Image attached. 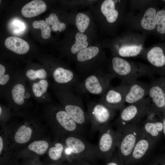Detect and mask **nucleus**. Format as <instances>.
<instances>
[{
    "instance_id": "obj_1",
    "label": "nucleus",
    "mask_w": 165,
    "mask_h": 165,
    "mask_svg": "<svg viewBox=\"0 0 165 165\" xmlns=\"http://www.w3.org/2000/svg\"><path fill=\"white\" fill-rule=\"evenodd\" d=\"M44 112L57 139L72 134L83 136L84 129L76 123L59 103L47 104Z\"/></svg>"
},
{
    "instance_id": "obj_2",
    "label": "nucleus",
    "mask_w": 165,
    "mask_h": 165,
    "mask_svg": "<svg viewBox=\"0 0 165 165\" xmlns=\"http://www.w3.org/2000/svg\"><path fill=\"white\" fill-rule=\"evenodd\" d=\"M59 104L82 128L90 122L83 106L82 99L72 89L51 86Z\"/></svg>"
},
{
    "instance_id": "obj_3",
    "label": "nucleus",
    "mask_w": 165,
    "mask_h": 165,
    "mask_svg": "<svg viewBox=\"0 0 165 165\" xmlns=\"http://www.w3.org/2000/svg\"><path fill=\"white\" fill-rule=\"evenodd\" d=\"M153 72L149 65L113 56L110 62L108 72L122 82H127L137 80L141 77L151 76Z\"/></svg>"
},
{
    "instance_id": "obj_4",
    "label": "nucleus",
    "mask_w": 165,
    "mask_h": 165,
    "mask_svg": "<svg viewBox=\"0 0 165 165\" xmlns=\"http://www.w3.org/2000/svg\"><path fill=\"white\" fill-rule=\"evenodd\" d=\"M147 35L127 30L112 42L111 47L113 56L123 58L140 56L145 48Z\"/></svg>"
},
{
    "instance_id": "obj_5",
    "label": "nucleus",
    "mask_w": 165,
    "mask_h": 165,
    "mask_svg": "<svg viewBox=\"0 0 165 165\" xmlns=\"http://www.w3.org/2000/svg\"><path fill=\"white\" fill-rule=\"evenodd\" d=\"M66 147V154L67 161L81 159L95 163L98 159L97 145L87 141L83 136L72 134L60 139Z\"/></svg>"
},
{
    "instance_id": "obj_6",
    "label": "nucleus",
    "mask_w": 165,
    "mask_h": 165,
    "mask_svg": "<svg viewBox=\"0 0 165 165\" xmlns=\"http://www.w3.org/2000/svg\"><path fill=\"white\" fill-rule=\"evenodd\" d=\"M155 5L149 6L136 12L129 11L126 15L123 23L127 30L147 35L155 33L156 17L158 10Z\"/></svg>"
},
{
    "instance_id": "obj_7",
    "label": "nucleus",
    "mask_w": 165,
    "mask_h": 165,
    "mask_svg": "<svg viewBox=\"0 0 165 165\" xmlns=\"http://www.w3.org/2000/svg\"><path fill=\"white\" fill-rule=\"evenodd\" d=\"M32 97L23 72L18 71L15 79L4 95L8 107L15 113L26 108Z\"/></svg>"
},
{
    "instance_id": "obj_8",
    "label": "nucleus",
    "mask_w": 165,
    "mask_h": 165,
    "mask_svg": "<svg viewBox=\"0 0 165 165\" xmlns=\"http://www.w3.org/2000/svg\"><path fill=\"white\" fill-rule=\"evenodd\" d=\"M141 121L116 130L118 134V152L123 164H127L136 144L142 134Z\"/></svg>"
},
{
    "instance_id": "obj_9",
    "label": "nucleus",
    "mask_w": 165,
    "mask_h": 165,
    "mask_svg": "<svg viewBox=\"0 0 165 165\" xmlns=\"http://www.w3.org/2000/svg\"><path fill=\"white\" fill-rule=\"evenodd\" d=\"M115 78L108 72L99 71L84 78L73 90L79 94H90L101 96L110 87L111 81Z\"/></svg>"
},
{
    "instance_id": "obj_10",
    "label": "nucleus",
    "mask_w": 165,
    "mask_h": 165,
    "mask_svg": "<svg viewBox=\"0 0 165 165\" xmlns=\"http://www.w3.org/2000/svg\"><path fill=\"white\" fill-rule=\"evenodd\" d=\"M150 100L148 96L138 102L128 104L120 111L113 123L117 129L142 120L149 111Z\"/></svg>"
},
{
    "instance_id": "obj_11",
    "label": "nucleus",
    "mask_w": 165,
    "mask_h": 165,
    "mask_svg": "<svg viewBox=\"0 0 165 165\" xmlns=\"http://www.w3.org/2000/svg\"><path fill=\"white\" fill-rule=\"evenodd\" d=\"M87 113L91 127L90 132H99L114 117L116 110L93 101L87 104Z\"/></svg>"
},
{
    "instance_id": "obj_12",
    "label": "nucleus",
    "mask_w": 165,
    "mask_h": 165,
    "mask_svg": "<svg viewBox=\"0 0 165 165\" xmlns=\"http://www.w3.org/2000/svg\"><path fill=\"white\" fill-rule=\"evenodd\" d=\"M128 0H105L101 6L109 29L113 30L123 21L127 11Z\"/></svg>"
},
{
    "instance_id": "obj_13",
    "label": "nucleus",
    "mask_w": 165,
    "mask_h": 165,
    "mask_svg": "<svg viewBox=\"0 0 165 165\" xmlns=\"http://www.w3.org/2000/svg\"><path fill=\"white\" fill-rule=\"evenodd\" d=\"M99 132L97 145V157L106 163L110 159L117 147L118 134L110 123L105 126Z\"/></svg>"
},
{
    "instance_id": "obj_14",
    "label": "nucleus",
    "mask_w": 165,
    "mask_h": 165,
    "mask_svg": "<svg viewBox=\"0 0 165 165\" xmlns=\"http://www.w3.org/2000/svg\"><path fill=\"white\" fill-rule=\"evenodd\" d=\"M142 134L155 143L163 134L162 114L151 108L141 122Z\"/></svg>"
},
{
    "instance_id": "obj_15",
    "label": "nucleus",
    "mask_w": 165,
    "mask_h": 165,
    "mask_svg": "<svg viewBox=\"0 0 165 165\" xmlns=\"http://www.w3.org/2000/svg\"><path fill=\"white\" fill-rule=\"evenodd\" d=\"M127 90L126 82L116 87L111 86L101 96L99 102L116 110L120 111L125 106L124 98Z\"/></svg>"
},
{
    "instance_id": "obj_16",
    "label": "nucleus",
    "mask_w": 165,
    "mask_h": 165,
    "mask_svg": "<svg viewBox=\"0 0 165 165\" xmlns=\"http://www.w3.org/2000/svg\"><path fill=\"white\" fill-rule=\"evenodd\" d=\"M126 83L125 103L128 104L134 103L142 100L148 96L150 84L137 80Z\"/></svg>"
},
{
    "instance_id": "obj_17",
    "label": "nucleus",
    "mask_w": 165,
    "mask_h": 165,
    "mask_svg": "<svg viewBox=\"0 0 165 165\" xmlns=\"http://www.w3.org/2000/svg\"><path fill=\"white\" fill-rule=\"evenodd\" d=\"M159 85L155 82L150 83L148 96L150 100V108L162 114L164 110L165 91Z\"/></svg>"
},
{
    "instance_id": "obj_18",
    "label": "nucleus",
    "mask_w": 165,
    "mask_h": 165,
    "mask_svg": "<svg viewBox=\"0 0 165 165\" xmlns=\"http://www.w3.org/2000/svg\"><path fill=\"white\" fill-rule=\"evenodd\" d=\"M35 120L31 118H27L19 126L13 134L14 142L19 144H24L30 141L35 132L34 128Z\"/></svg>"
},
{
    "instance_id": "obj_19",
    "label": "nucleus",
    "mask_w": 165,
    "mask_h": 165,
    "mask_svg": "<svg viewBox=\"0 0 165 165\" xmlns=\"http://www.w3.org/2000/svg\"><path fill=\"white\" fill-rule=\"evenodd\" d=\"M48 79H43L36 82L28 83L32 98L38 102L48 104L52 100L48 93L49 83Z\"/></svg>"
},
{
    "instance_id": "obj_20",
    "label": "nucleus",
    "mask_w": 165,
    "mask_h": 165,
    "mask_svg": "<svg viewBox=\"0 0 165 165\" xmlns=\"http://www.w3.org/2000/svg\"><path fill=\"white\" fill-rule=\"evenodd\" d=\"M155 144L142 134L136 144L127 164H132L141 160Z\"/></svg>"
},
{
    "instance_id": "obj_21",
    "label": "nucleus",
    "mask_w": 165,
    "mask_h": 165,
    "mask_svg": "<svg viewBox=\"0 0 165 165\" xmlns=\"http://www.w3.org/2000/svg\"><path fill=\"white\" fill-rule=\"evenodd\" d=\"M0 136V156L1 164L9 162V158L14 144L13 135L9 131L3 130Z\"/></svg>"
},
{
    "instance_id": "obj_22",
    "label": "nucleus",
    "mask_w": 165,
    "mask_h": 165,
    "mask_svg": "<svg viewBox=\"0 0 165 165\" xmlns=\"http://www.w3.org/2000/svg\"><path fill=\"white\" fill-rule=\"evenodd\" d=\"M57 139L51 144L47 151L48 158L52 163L67 161L66 146L60 139Z\"/></svg>"
},
{
    "instance_id": "obj_23",
    "label": "nucleus",
    "mask_w": 165,
    "mask_h": 165,
    "mask_svg": "<svg viewBox=\"0 0 165 165\" xmlns=\"http://www.w3.org/2000/svg\"><path fill=\"white\" fill-rule=\"evenodd\" d=\"M18 71H12L7 69L3 65L0 64V97L3 98L14 80Z\"/></svg>"
},
{
    "instance_id": "obj_24",
    "label": "nucleus",
    "mask_w": 165,
    "mask_h": 165,
    "mask_svg": "<svg viewBox=\"0 0 165 165\" xmlns=\"http://www.w3.org/2000/svg\"><path fill=\"white\" fill-rule=\"evenodd\" d=\"M46 9V5L43 1L34 0L30 2L23 6L21 13L24 16L30 18L43 13Z\"/></svg>"
},
{
    "instance_id": "obj_25",
    "label": "nucleus",
    "mask_w": 165,
    "mask_h": 165,
    "mask_svg": "<svg viewBox=\"0 0 165 165\" xmlns=\"http://www.w3.org/2000/svg\"><path fill=\"white\" fill-rule=\"evenodd\" d=\"M4 44L8 49L19 55L26 54L29 49V46L27 42L15 36L7 38Z\"/></svg>"
},
{
    "instance_id": "obj_26",
    "label": "nucleus",
    "mask_w": 165,
    "mask_h": 165,
    "mask_svg": "<svg viewBox=\"0 0 165 165\" xmlns=\"http://www.w3.org/2000/svg\"><path fill=\"white\" fill-rule=\"evenodd\" d=\"M51 144L45 140H37L30 143L26 149L30 154H32L30 157H38L47 152Z\"/></svg>"
},
{
    "instance_id": "obj_27",
    "label": "nucleus",
    "mask_w": 165,
    "mask_h": 165,
    "mask_svg": "<svg viewBox=\"0 0 165 165\" xmlns=\"http://www.w3.org/2000/svg\"><path fill=\"white\" fill-rule=\"evenodd\" d=\"M23 73L28 83L50 78L49 74L46 69L42 68L37 69L28 68L23 72Z\"/></svg>"
},
{
    "instance_id": "obj_28",
    "label": "nucleus",
    "mask_w": 165,
    "mask_h": 165,
    "mask_svg": "<svg viewBox=\"0 0 165 165\" xmlns=\"http://www.w3.org/2000/svg\"><path fill=\"white\" fill-rule=\"evenodd\" d=\"M99 52V48L95 46L87 47L81 50L76 55V59L78 64L98 56Z\"/></svg>"
},
{
    "instance_id": "obj_29",
    "label": "nucleus",
    "mask_w": 165,
    "mask_h": 165,
    "mask_svg": "<svg viewBox=\"0 0 165 165\" xmlns=\"http://www.w3.org/2000/svg\"><path fill=\"white\" fill-rule=\"evenodd\" d=\"M75 38V42L72 46L71 51L72 54L76 55L80 51L87 47L88 43L86 35L80 32L76 34Z\"/></svg>"
},
{
    "instance_id": "obj_30",
    "label": "nucleus",
    "mask_w": 165,
    "mask_h": 165,
    "mask_svg": "<svg viewBox=\"0 0 165 165\" xmlns=\"http://www.w3.org/2000/svg\"><path fill=\"white\" fill-rule=\"evenodd\" d=\"M130 11H139L148 6L155 5L156 1L152 0H128Z\"/></svg>"
},
{
    "instance_id": "obj_31",
    "label": "nucleus",
    "mask_w": 165,
    "mask_h": 165,
    "mask_svg": "<svg viewBox=\"0 0 165 165\" xmlns=\"http://www.w3.org/2000/svg\"><path fill=\"white\" fill-rule=\"evenodd\" d=\"M45 21L49 25L52 26L51 29L54 32L62 31L66 28L65 24L60 21L57 15L54 13L50 14L46 19Z\"/></svg>"
},
{
    "instance_id": "obj_32",
    "label": "nucleus",
    "mask_w": 165,
    "mask_h": 165,
    "mask_svg": "<svg viewBox=\"0 0 165 165\" xmlns=\"http://www.w3.org/2000/svg\"><path fill=\"white\" fill-rule=\"evenodd\" d=\"M156 27L155 33L159 35H165V9L159 10L156 17Z\"/></svg>"
},
{
    "instance_id": "obj_33",
    "label": "nucleus",
    "mask_w": 165,
    "mask_h": 165,
    "mask_svg": "<svg viewBox=\"0 0 165 165\" xmlns=\"http://www.w3.org/2000/svg\"><path fill=\"white\" fill-rule=\"evenodd\" d=\"M90 22L88 16L82 13H78L75 18V24L79 32L83 33L88 27Z\"/></svg>"
},
{
    "instance_id": "obj_34",
    "label": "nucleus",
    "mask_w": 165,
    "mask_h": 165,
    "mask_svg": "<svg viewBox=\"0 0 165 165\" xmlns=\"http://www.w3.org/2000/svg\"><path fill=\"white\" fill-rule=\"evenodd\" d=\"M32 26L34 28L41 30V35L43 38L47 39L50 37L51 28L45 21L42 20L34 21L32 23Z\"/></svg>"
},
{
    "instance_id": "obj_35",
    "label": "nucleus",
    "mask_w": 165,
    "mask_h": 165,
    "mask_svg": "<svg viewBox=\"0 0 165 165\" xmlns=\"http://www.w3.org/2000/svg\"><path fill=\"white\" fill-rule=\"evenodd\" d=\"M10 109L8 107L0 104V122L4 123L7 121L11 116Z\"/></svg>"
},
{
    "instance_id": "obj_36",
    "label": "nucleus",
    "mask_w": 165,
    "mask_h": 165,
    "mask_svg": "<svg viewBox=\"0 0 165 165\" xmlns=\"http://www.w3.org/2000/svg\"><path fill=\"white\" fill-rule=\"evenodd\" d=\"M21 165H43L38 160V157H22Z\"/></svg>"
},
{
    "instance_id": "obj_37",
    "label": "nucleus",
    "mask_w": 165,
    "mask_h": 165,
    "mask_svg": "<svg viewBox=\"0 0 165 165\" xmlns=\"http://www.w3.org/2000/svg\"><path fill=\"white\" fill-rule=\"evenodd\" d=\"M123 163L118 153H114L113 155L104 165H123Z\"/></svg>"
},
{
    "instance_id": "obj_38",
    "label": "nucleus",
    "mask_w": 165,
    "mask_h": 165,
    "mask_svg": "<svg viewBox=\"0 0 165 165\" xmlns=\"http://www.w3.org/2000/svg\"><path fill=\"white\" fill-rule=\"evenodd\" d=\"M69 165H97L95 163L81 159H73L68 162Z\"/></svg>"
},
{
    "instance_id": "obj_39",
    "label": "nucleus",
    "mask_w": 165,
    "mask_h": 165,
    "mask_svg": "<svg viewBox=\"0 0 165 165\" xmlns=\"http://www.w3.org/2000/svg\"><path fill=\"white\" fill-rule=\"evenodd\" d=\"M152 165H165V152L157 157Z\"/></svg>"
},
{
    "instance_id": "obj_40",
    "label": "nucleus",
    "mask_w": 165,
    "mask_h": 165,
    "mask_svg": "<svg viewBox=\"0 0 165 165\" xmlns=\"http://www.w3.org/2000/svg\"><path fill=\"white\" fill-rule=\"evenodd\" d=\"M162 121L163 124V134L165 138V111H164L162 114Z\"/></svg>"
},
{
    "instance_id": "obj_41",
    "label": "nucleus",
    "mask_w": 165,
    "mask_h": 165,
    "mask_svg": "<svg viewBox=\"0 0 165 165\" xmlns=\"http://www.w3.org/2000/svg\"><path fill=\"white\" fill-rule=\"evenodd\" d=\"M47 165H69V164L68 161H65L59 163H51Z\"/></svg>"
},
{
    "instance_id": "obj_42",
    "label": "nucleus",
    "mask_w": 165,
    "mask_h": 165,
    "mask_svg": "<svg viewBox=\"0 0 165 165\" xmlns=\"http://www.w3.org/2000/svg\"><path fill=\"white\" fill-rule=\"evenodd\" d=\"M9 163L11 164V165H21L20 164H19L17 163H16L13 160L12 161H10Z\"/></svg>"
},
{
    "instance_id": "obj_43",
    "label": "nucleus",
    "mask_w": 165,
    "mask_h": 165,
    "mask_svg": "<svg viewBox=\"0 0 165 165\" xmlns=\"http://www.w3.org/2000/svg\"><path fill=\"white\" fill-rule=\"evenodd\" d=\"M164 111H165V107H164Z\"/></svg>"
}]
</instances>
